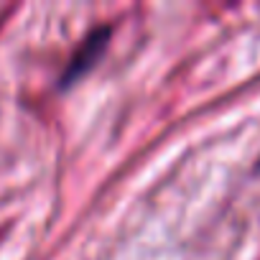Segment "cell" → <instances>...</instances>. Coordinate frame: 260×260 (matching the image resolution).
<instances>
[{
	"instance_id": "6da1fadb",
	"label": "cell",
	"mask_w": 260,
	"mask_h": 260,
	"mask_svg": "<svg viewBox=\"0 0 260 260\" xmlns=\"http://www.w3.org/2000/svg\"><path fill=\"white\" fill-rule=\"evenodd\" d=\"M107 36H110V28H97V31H92V34L82 41V46L74 51V56H72L67 72H64V84H69L72 79H77L82 72L89 69V64H92V61L97 59V54L105 49Z\"/></svg>"
}]
</instances>
